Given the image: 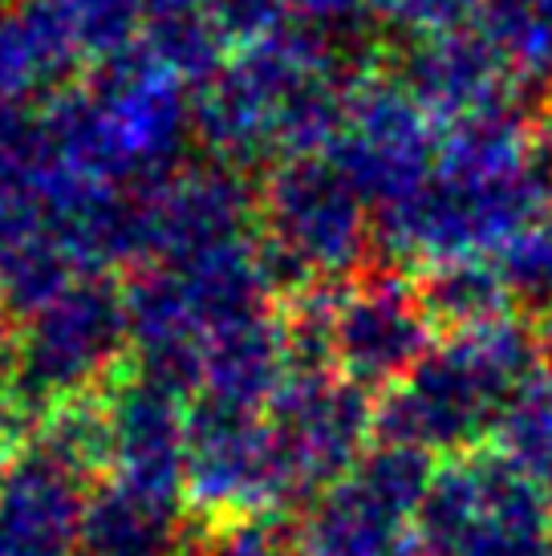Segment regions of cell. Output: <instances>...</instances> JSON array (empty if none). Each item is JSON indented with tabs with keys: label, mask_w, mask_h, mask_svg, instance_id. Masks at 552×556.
<instances>
[{
	"label": "cell",
	"mask_w": 552,
	"mask_h": 556,
	"mask_svg": "<svg viewBox=\"0 0 552 556\" xmlns=\"http://www.w3.org/2000/svg\"><path fill=\"white\" fill-rule=\"evenodd\" d=\"M552 216V130L524 106L443 126L435 167L374 212V244L399 268H443L504 252Z\"/></svg>",
	"instance_id": "cell-1"
},
{
	"label": "cell",
	"mask_w": 552,
	"mask_h": 556,
	"mask_svg": "<svg viewBox=\"0 0 552 556\" xmlns=\"http://www.w3.org/2000/svg\"><path fill=\"white\" fill-rule=\"evenodd\" d=\"M350 81L329 33L285 21L240 41L196 90V139L231 170L325 155Z\"/></svg>",
	"instance_id": "cell-2"
},
{
	"label": "cell",
	"mask_w": 552,
	"mask_h": 556,
	"mask_svg": "<svg viewBox=\"0 0 552 556\" xmlns=\"http://www.w3.org/2000/svg\"><path fill=\"white\" fill-rule=\"evenodd\" d=\"M537 374H544L537 329L512 313L467 329H447L427 357L374 410L386 443H406L427 455H463L500 427Z\"/></svg>",
	"instance_id": "cell-3"
},
{
	"label": "cell",
	"mask_w": 552,
	"mask_h": 556,
	"mask_svg": "<svg viewBox=\"0 0 552 556\" xmlns=\"http://www.w3.org/2000/svg\"><path fill=\"white\" fill-rule=\"evenodd\" d=\"M261 240L276 289L346 285L374 244V207L325 155L289 159L261 191Z\"/></svg>",
	"instance_id": "cell-4"
},
{
	"label": "cell",
	"mask_w": 552,
	"mask_h": 556,
	"mask_svg": "<svg viewBox=\"0 0 552 556\" xmlns=\"http://www.w3.org/2000/svg\"><path fill=\"white\" fill-rule=\"evenodd\" d=\"M552 500L504 455H460L435 471L414 520V556H549Z\"/></svg>",
	"instance_id": "cell-5"
},
{
	"label": "cell",
	"mask_w": 552,
	"mask_h": 556,
	"mask_svg": "<svg viewBox=\"0 0 552 556\" xmlns=\"http://www.w3.org/2000/svg\"><path fill=\"white\" fill-rule=\"evenodd\" d=\"M130 354L126 289L110 277H86L53 296L46 309L16 329V406L53 410L86 399L93 387L118 378Z\"/></svg>",
	"instance_id": "cell-6"
},
{
	"label": "cell",
	"mask_w": 552,
	"mask_h": 556,
	"mask_svg": "<svg viewBox=\"0 0 552 556\" xmlns=\"http://www.w3.org/2000/svg\"><path fill=\"white\" fill-rule=\"evenodd\" d=\"M435 455L406 443H382L329 483L309 511L297 556H414V520L435 483Z\"/></svg>",
	"instance_id": "cell-7"
},
{
	"label": "cell",
	"mask_w": 552,
	"mask_h": 556,
	"mask_svg": "<svg viewBox=\"0 0 552 556\" xmlns=\"http://www.w3.org/2000/svg\"><path fill=\"white\" fill-rule=\"evenodd\" d=\"M439 135L443 126L402 74H353L325 159L362 191L374 212H382L423 187L439 155Z\"/></svg>",
	"instance_id": "cell-8"
},
{
	"label": "cell",
	"mask_w": 552,
	"mask_h": 556,
	"mask_svg": "<svg viewBox=\"0 0 552 556\" xmlns=\"http://www.w3.org/2000/svg\"><path fill=\"white\" fill-rule=\"evenodd\" d=\"M187 504H196L215 525L240 516H276L297 504L264 410L191 399Z\"/></svg>",
	"instance_id": "cell-9"
},
{
	"label": "cell",
	"mask_w": 552,
	"mask_h": 556,
	"mask_svg": "<svg viewBox=\"0 0 552 556\" xmlns=\"http://www.w3.org/2000/svg\"><path fill=\"white\" fill-rule=\"evenodd\" d=\"M374 410L378 406L369 402V390L353 387L334 370H292L285 378L264 415L297 504L317 500L329 483L362 464Z\"/></svg>",
	"instance_id": "cell-10"
},
{
	"label": "cell",
	"mask_w": 552,
	"mask_h": 556,
	"mask_svg": "<svg viewBox=\"0 0 552 556\" xmlns=\"http://www.w3.org/2000/svg\"><path fill=\"white\" fill-rule=\"evenodd\" d=\"M435 345V317L402 268L338 285L329 325V366L362 390H390Z\"/></svg>",
	"instance_id": "cell-11"
},
{
	"label": "cell",
	"mask_w": 552,
	"mask_h": 556,
	"mask_svg": "<svg viewBox=\"0 0 552 556\" xmlns=\"http://www.w3.org/2000/svg\"><path fill=\"white\" fill-rule=\"evenodd\" d=\"M106 418V467L118 483L163 500L187 495V447H191V399L184 390L138 370L114 378L102 394Z\"/></svg>",
	"instance_id": "cell-12"
},
{
	"label": "cell",
	"mask_w": 552,
	"mask_h": 556,
	"mask_svg": "<svg viewBox=\"0 0 552 556\" xmlns=\"http://www.w3.org/2000/svg\"><path fill=\"white\" fill-rule=\"evenodd\" d=\"M402 78L439 126L472 123V118L524 106V78L479 25L418 41Z\"/></svg>",
	"instance_id": "cell-13"
},
{
	"label": "cell",
	"mask_w": 552,
	"mask_h": 556,
	"mask_svg": "<svg viewBox=\"0 0 552 556\" xmlns=\"http://www.w3.org/2000/svg\"><path fill=\"white\" fill-rule=\"evenodd\" d=\"M86 476L33 447L0 479V556H74L86 516Z\"/></svg>",
	"instance_id": "cell-14"
},
{
	"label": "cell",
	"mask_w": 552,
	"mask_h": 556,
	"mask_svg": "<svg viewBox=\"0 0 552 556\" xmlns=\"http://www.w3.org/2000/svg\"><path fill=\"white\" fill-rule=\"evenodd\" d=\"M81 556H196L184 500H163L110 479L93 488L81 516Z\"/></svg>",
	"instance_id": "cell-15"
},
{
	"label": "cell",
	"mask_w": 552,
	"mask_h": 556,
	"mask_svg": "<svg viewBox=\"0 0 552 556\" xmlns=\"http://www.w3.org/2000/svg\"><path fill=\"white\" fill-rule=\"evenodd\" d=\"M423 296H427L435 325H447V329L495 321V317H507V309H512L507 285L491 256L455 261L427 273Z\"/></svg>",
	"instance_id": "cell-16"
},
{
	"label": "cell",
	"mask_w": 552,
	"mask_h": 556,
	"mask_svg": "<svg viewBox=\"0 0 552 556\" xmlns=\"http://www.w3.org/2000/svg\"><path fill=\"white\" fill-rule=\"evenodd\" d=\"M476 25L524 81L552 74V0H484Z\"/></svg>",
	"instance_id": "cell-17"
},
{
	"label": "cell",
	"mask_w": 552,
	"mask_h": 556,
	"mask_svg": "<svg viewBox=\"0 0 552 556\" xmlns=\"http://www.w3.org/2000/svg\"><path fill=\"white\" fill-rule=\"evenodd\" d=\"M495 443L512 467L532 476L540 488H552V378L537 374L516 394L495 427Z\"/></svg>",
	"instance_id": "cell-18"
},
{
	"label": "cell",
	"mask_w": 552,
	"mask_h": 556,
	"mask_svg": "<svg viewBox=\"0 0 552 556\" xmlns=\"http://www.w3.org/2000/svg\"><path fill=\"white\" fill-rule=\"evenodd\" d=\"M491 261L504 277L512 305H524L540 317L552 313V216L520 232Z\"/></svg>",
	"instance_id": "cell-19"
},
{
	"label": "cell",
	"mask_w": 552,
	"mask_h": 556,
	"mask_svg": "<svg viewBox=\"0 0 552 556\" xmlns=\"http://www.w3.org/2000/svg\"><path fill=\"white\" fill-rule=\"evenodd\" d=\"M479 4L484 0H382L378 16L402 37L430 41V37H443V33L467 29L479 21Z\"/></svg>",
	"instance_id": "cell-20"
},
{
	"label": "cell",
	"mask_w": 552,
	"mask_h": 556,
	"mask_svg": "<svg viewBox=\"0 0 552 556\" xmlns=\"http://www.w3.org/2000/svg\"><path fill=\"white\" fill-rule=\"evenodd\" d=\"M378 4L382 0H285V13L297 25L329 33L341 29V25H353V21L378 16Z\"/></svg>",
	"instance_id": "cell-21"
},
{
	"label": "cell",
	"mask_w": 552,
	"mask_h": 556,
	"mask_svg": "<svg viewBox=\"0 0 552 556\" xmlns=\"http://www.w3.org/2000/svg\"><path fill=\"white\" fill-rule=\"evenodd\" d=\"M0 9H4V0H0Z\"/></svg>",
	"instance_id": "cell-22"
}]
</instances>
